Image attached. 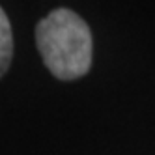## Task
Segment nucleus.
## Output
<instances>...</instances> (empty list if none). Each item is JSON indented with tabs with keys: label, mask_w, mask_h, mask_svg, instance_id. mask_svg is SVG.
<instances>
[{
	"label": "nucleus",
	"mask_w": 155,
	"mask_h": 155,
	"mask_svg": "<svg viewBox=\"0 0 155 155\" xmlns=\"http://www.w3.org/2000/svg\"><path fill=\"white\" fill-rule=\"evenodd\" d=\"M36 43L49 71L60 81H75L92 65V32L71 9H54L36 28Z\"/></svg>",
	"instance_id": "f257e3e1"
},
{
	"label": "nucleus",
	"mask_w": 155,
	"mask_h": 155,
	"mask_svg": "<svg viewBox=\"0 0 155 155\" xmlns=\"http://www.w3.org/2000/svg\"><path fill=\"white\" fill-rule=\"evenodd\" d=\"M13 56V36H12V25L6 15V12L0 8V77L9 68V62Z\"/></svg>",
	"instance_id": "f03ea898"
}]
</instances>
